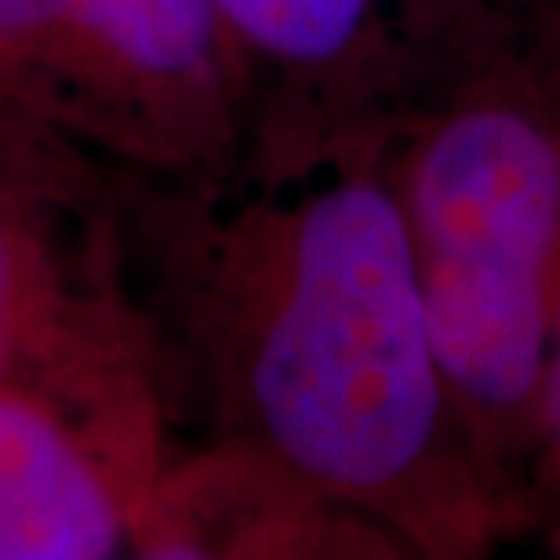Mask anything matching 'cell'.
<instances>
[{"label":"cell","instance_id":"obj_3","mask_svg":"<svg viewBox=\"0 0 560 560\" xmlns=\"http://www.w3.org/2000/svg\"><path fill=\"white\" fill-rule=\"evenodd\" d=\"M125 542L128 517L95 458L0 389V560H103Z\"/></svg>","mask_w":560,"mask_h":560},{"label":"cell","instance_id":"obj_1","mask_svg":"<svg viewBox=\"0 0 560 560\" xmlns=\"http://www.w3.org/2000/svg\"><path fill=\"white\" fill-rule=\"evenodd\" d=\"M241 389L266 452L299 488L422 546L474 539L485 488L394 186L342 175L277 219L244 324Z\"/></svg>","mask_w":560,"mask_h":560},{"label":"cell","instance_id":"obj_6","mask_svg":"<svg viewBox=\"0 0 560 560\" xmlns=\"http://www.w3.org/2000/svg\"><path fill=\"white\" fill-rule=\"evenodd\" d=\"M539 441L546 447V469H550L553 480L560 485V310H557V328H553V346H550V364H546Z\"/></svg>","mask_w":560,"mask_h":560},{"label":"cell","instance_id":"obj_2","mask_svg":"<svg viewBox=\"0 0 560 560\" xmlns=\"http://www.w3.org/2000/svg\"><path fill=\"white\" fill-rule=\"evenodd\" d=\"M397 197L458 425L506 466L539 436L560 310V136L517 98H474L416 142Z\"/></svg>","mask_w":560,"mask_h":560},{"label":"cell","instance_id":"obj_7","mask_svg":"<svg viewBox=\"0 0 560 560\" xmlns=\"http://www.w3.org/2000/svg\"><path fill=\"white\" fill-rule=\"evenodd\" d=\"M19 313V255L11 233L0 226V357H4Z\"/></svg>","mask_w":560,"mask_h":560},{"label":"cell","instance_id":"obj_5","mask_svg":"<svg viewBox=\"0 0 560 560\" xmlns=\"http://www.w3.org/2000/svg\"><path fill=\"white\" fill-rule=\"evenodd\" d=\"M219 19L266 55L328 62L361 37L375 0H211Z\"/></svg>","mask_w":560,"mask_h":560},{"label":"cell","instance_id":"obj_4","mask_svg":"<svg viewBox=\"0 0 560 560\" xmlns=\"http://www.w3.org/2000/svg\"><path fill=\"white\" fill-rule=\"evenodd\" d=\"M226 22L211 0H0V44L70 33L128 77L200 84Z\"/></svg>","mask_w":560,"mask_h":560}]
</instances>
